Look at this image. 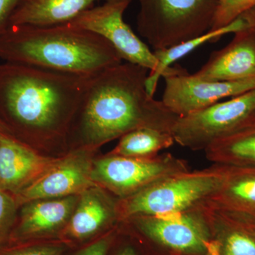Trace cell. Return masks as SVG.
<instances>
[{
	"instance_id": "6da1fadb",
	"label": "cell",
	"mask_w": 255,
	"mask_h": 255,
	"mask_svg": "<svg viewBox=\"0 0 255 255\" xmlns=\"http://www.w3.org/2000/svg\"><path fill=\"white\" fill-rule=\"evenodd\" d=\"M149 70L125 62L92 78L77 111V135L85 148L150 128L172 132L178 116L146 90Z\"/></svg>"
},
{
	"instance_id": "7a4b0ae2",
	"label": "cell",
	"mask_w": 255,
	"mask_h": 255,
	"mask_svg": "<svg viewBox=\"0 0 255 255\" xmlns=\"http://www.w3.org/2000/svg\"><path fill=\"white\" fill-rule=\"evenodd\" d=\"M94 76L0 63V126L6 122L35 137L58 135L76 114Z\"/></svg>"
},
{
	"instance_id": "3957f363",
	"label": "cell",
	"mask_w": 255,
	"mask_h": 255,
	"mask_svg": "<svg viewBox=\"0 0 255 255\" xmlns=\"http://www.w3.org/2000/svg\"><path fill=\"white\" fill-rule=\"evenodd\" d=\"M0 59L85 76L123 61L105 38L69 23L8 26L0 35Z\"/></svg>"
},
{
	"instance_id": "277c9868",
	"label": "cell",
	"mask_w": 255,
	"mask_h": 255,
	"mask_svg": "<svg viewBox=\"0 0 255 255\" xmlns=\"http://www.w3.org/2000/svg\"><path fill=\"white\" fill-rule=\"evenodd\" d=\"M225 165L172 174L133 195L119 199V221L136 216L182 212L200 206L219 190Z\"/></svg>"
},
{
	"instance_id": "5b68a950",
	"label": "cell",
	"mask_w": 255,
	"mask_h": 255,
	"mask_svg": "<svg viewBox=\"0 0 255 255\" xmlns=\"http://www.w3.org/2000/svg\"><path fill=\"white\" fill-rule=\"evenodd\" d=\"M137 31L154 50L204 34L214 23L216 0H137Z\"/></svg>"
},
{
	"instance_id": "8992f818",
	"label": "cell",
	"mask_w": 255,
	"mask_h": 255,
	"mask_svg": "<svg viewBox=\"0 0 255 255\" xmlns=\"http://www.w3.org/2000/svg\"><path fill=\"white\" fill-rule=\"evenodd\" d=\"M201 205L182 212L132 216L122 222L141 238L150 255H219Z\"/></svg>"
},
{
	"instance_id": "52a82bcc",
	"label": "cell",
	"mask_w": 255,
	"mask_h": 255,
	"mask_svg": "<svg viewBox=\"0 0 255 255\" xmlns=\"http://www.w3.org/2000/svg\"><path fill=\"white\" fill-rule=\"evenodd\" d=\"M189 169L187 161L171 153L148 158L109 153L94 161L91 177L99 187L123 199L164 178Z\"/></svg>"
},
{
	"instance_id": "ba28073f",
	"label": "cell",
	"mask_w": 255,
	"mask_h": 255,
	"mask_svg": "<svg viewBox=\"0 0 255 255\" xmlns=\"http://www.w3.org/2000/svg\"><path fill=\"white\" fill-rule=\"evenodd\" d=\"M255 117V89L194 113L178 117L172 134L189 150H205L211 143Z\"/></svg>"
},
{
	"instance_id": "9c48e42d",
	"label": "cell",
	"mask_w": 255,
	"mask_h": 255,
	"mask_svg": "<svg viewBox=\"0 0 255 255\" xmlns=\"http://www.w3.org/2000/svg\"><path fill=\"white\" fill-rule=\"evenodd\" d=\"M132 0H105L92 6L69 22L75 27L91 31L107 40L122 60L140 65L152 73L157 68L154 52L125 22L124 14Z\"/></svg>"
},
{
	"instance_id": "30bf717a",
	"label": "cell",
	"mask_w": 255,
	"mask_h": 255,
	"mask_svg": "<svg viewBox=\"0 0 255 255\" xmlns=\"http://www.w3.org/2000/svg\"><path fill=\"white\" fill-rule=\"evenodd\" d=\"M162 102L178 117L199 112L221 102L255 89V78L238 81H207L189 73L163 77Z\"/></svg>"
},
{
	"instance_id": "8fae6325",
	"label": "cell",
	"mask_w": 255,
	"mask_h": 255,
	"mask_svg": "<svg viewBox=\"0 0 255 255\" xmlns=\"http://www.w3.org/2000/svg\"><path fill=\"white\" fill-rule=\"evenodd\" d=\"M87 148L77 150L59 160L41 177L18 193L20 204L39 199L79 196L99 187L91 177L92 163Z\"/></svg>"
},
{
	"instance_id": "7c38bea8",
	"label": "cell",
	"mask_w": 255,
	"mask_h": 255,
	"mask_svg": "<svg viewBox=\"0 0 255 255\" xmlns=\"http://www.w3.org/2000/svg\"><path fill=\"white\" fill-rule=\"evenodd\" d=\"M219 255H255V217L208 200L201 205Z\"/></svg>"
},
{
	"instance_id": "4fadbf2b",
	"label": "cell",
	"mask_w": 255,
	"mask_h": 255,
	"mask_svg": "<svg viewBox=\"0 0 255 255\" xmlns=\"http://www.w3.org/2000/svg\"><path fill=\"white\" fill-rule=\"evenodd\" d=\"M232 41L214 51L193 76L207 81H238L255 78V26L234 33Z\"/></svg>"
},
{
	"instance_id": "5bb4252c",
	"label": "cell",
	"mask_w": 255,
	"mask_h": 255,
	"mask_svg": "<svg viewBox=\"0 0 255 255\" xmlns=\"http://www.w3.org/2000/svg\"><path fill=\"white\" fill-rule=\"evenodd\" d=\"M59 159L40 155L5 132L0 133V189L18 194Z\"/></svg>"
},
{
	"instance_id": "9a60e30c",
	"label": "cell",
	"mask_w": 255,
	"mask_h": 255,
	"mask_svg": "<svg viewBox=\"0 0 255 255\" xmlns=\"http://www.w3.org/2000/svg\"><path fill=\"white\" fill-rule=\"evenodd\" d=\"M100 187L90 188L79 196L76 207L69 220L68 235L81 239L119 221L118 202Z\"/></svg>"
},
{
	"instance_id": "2e32d148",
	"label": "cell",
	"mask_w": 255,
	"mask_h": 255,
	"mask_svg": "<svg viewBox=\"0 0 255 255\" xmlns=\"http://www.w3.org/2000/svg\"><path fill=\"white\" fill-rule=\"evenodd\" d=\"M98 0H20L9 26H50L65 24Z\"/></svg>"
},
{
	"instance_id": "e0dca14e",
	"label": "cell",
	"mask_w": 255,
	"mask_h": 255,
	"mask_svg": "<svg viewBox=\"0 0 255 255\" xmlns=\"http://www.w3.org/2000/svg\"><path fill=\"white\" fill-rule=\"evenodd\" d=\"M79 196L39 199L25 204L21 213L20 230L26 235L53 231L70 220Z\"/></svg>"
},
{
	"instance_id": "ac0fdd59",
	"label": "cell",
	"mask_w": 255,
	"mask_h": 255,
	"mask_svg": "<svg viewBox=\"0 0 255 255\" xmlns=\"http://www.w3.org/2000/svg\"><path fill=\"white\" fill-rule=\"evenodd\" d=\"M204 152L213 164L255 166V117L216 140Z\"/></svg>"
},
{
	"instance_id": "d6986e66",
	"label": "cell",
	"mask_w": 255,
	"mask_h": 255,
	"mask_svg": "<svg viewBox=\"0 0 255 255\" xmlns=\"http://www.w3.org/2000/svg\"><path fill=\"white\" fill-rule=\"evenodd\" d=\"M228 209L255 215V166H226L222 184L210 199Z\"/></svg>"
},
{
	"instance_id": "ffe728a7",
	"label": "cell",
	"mask_w": 255,
	"mask_h": 255,
	"mask_svg": "<svg viewBox=\"0 0 255 255\" xmlns=\"http://www.w3.org/2000/svg\"><path fill=\"white\" fill-rule=\"evenodd\" d=\"M248 27H249V25L243 17L240 16L224 27L219 29L210 30L201 36L183 42L176 46L164 49L154 50V54L157 60V66L153 72L149 73L146 80V90L149 95L154 97L159 78L168 73L171 65L174 62L184 58L193 50H196L206 43L216 41L225 35L235 33Z\"/></svg>"
},
{
	"instance_id": "44dd1931",
	"label": "cell",
	"mask_w": 255,
	"mask_h": 255,
	"mask_svg": "<svg viewBox=\"0 0 255 255\" xmlns=\"http://www.w3.org/2000/svg\"><path fill=\"white\" fill-rule=\"evenodd\" d=\"M172 132L150 128H141L127 132L110 154L124 157L148 158L174 145Z\"/></svg>"
},
{
	"instance_id": "7402d4cb",
	"label": "cell",
	"mask_w": 255,
	"mask_h": 255,
	"mask_svg": "<svg viewBox=\"0 0 255 255\" xmlns=\"http://www.w3.org/2000/svg\"><path fill=\"white\" fill-rule=\"evenodd\" d=\"M216 15L211 30L227 26L238 17L255 7V0H216Z\"/></svg>"
},
{
	"instance_id": "603a6c76",
	"label": "cell",
	"mask_w": 255,
	"mask_h": 255,
	"mask_svg": "<svg viewBox=\"0 0 255 255\" xmlns=\"http://www.w3.org/2000/svg\"><path fill=\"white\" fill-rule=\"evenodd\" d=\"M16 202L6 191L0 189V235L14 217Z\"/></svg>"
},
{
	"instance_id": "cb8c5ba5",
	"label": "cell",
	"mask_w": 255,
	"mask_h": 255,
	"mask_svg": "<svg viewBox=\"0 0 255 255\" xmlns=\"http://www.w3.org/2000/svg\"><path fill=\"white\" fill-rule=\"evenodd\" d=\"M20 0H0V35L8 28Z\"/></svg>"
},
{
	"instance_id": "d4e9b609",
	"label": "cell",
	"mask_w": 255,
	"mask_h": 255,
	"mask_svg": "<svg viewBox=\"0 0 255 255\" xmlns=\"http://www.w3.org/2000/svg\"><path fill=\"white\" fill-rule=\"evenodd\" d=\"M113 240L114 235L112 233L89 246L80 255H107Z\"/></svg>"
},
{
	"instance_id": "484cf974",
	"label": "cell",
	"mask_w": 255,
	"mask_h": 255,
	"mask_svg": "<svg viewBox=\"0 0 255 255\" xmlns=\"http://www.w3.org/2000/svg\"><path fill=\"white\" fill-rule=\"evenodd\" d=\"M61 252L62 248L59 247L48 246L17 252L9 255H60Z\"/></svg>"
},
{
	"instance_id": "4316f807",
	"label": "cell",
	"mask_w": 255,
	"mask_h": 255,
	"mask_svg": "<svg viewBox=\"0 0 255 255\" xmlns=\"http://www.w3.org/2000/svg\"><path fill=\"white\" fill-rule=\"evenodd\" d=\"M116 255H140L135 247L128 245L121 248Z\"/></svg>"
},
{
	"instance_id": "83f0119b",
	"label": "cell",
	"mask_w": 255,
	"mask_h": 255,
	"mask_svg": "<svg viewBox=\"0 0 255 255\" xmlns=\"http://www.w3.org/2000/svg\"><path fill=\"white\" fill-rule=\"evenodd\" d=\"M241 16L250 26H255V7L244 13Z\"/></svg>"
},
{
	"instance_id": "f1b7e54d",
	"label": "cell",
	"mask_w": 255,
	"mask_h": 255,
	"mask_svg": "<svg viewBox=\"0 0 255 255\" xmlns=\"http://www.w3.org/2000/svg\"><path fill=\"white\" fill-rule=\"evenodd\" d=\"M1 132H5L4 130V129L1 128V126H0V133H1Z\"/></svg>"
},
{
	"instance_id": "f546056e",
	"label": "cell",
	"mask_w": 255,
	"mask_h": 255,
	"mask_svg": "<svg viewBox=\"0 0 255 255\" xmlns=\"http://www.w3.org/2000/svg\"><path fill=\"white\" fill-rule=\"evenodd\" d=\"M253 216H255V215H253Z\"/></svg>"
}]
</instances>
